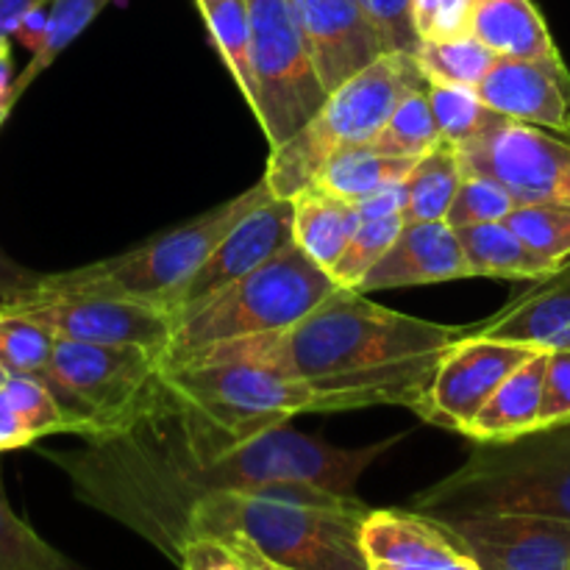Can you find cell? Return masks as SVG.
Segmentation results:
<instances>
[{"mask_svg":"<svg viewBox=\"0 0 570 570\" xmlns=\"http://www.w3.org/2000/svg\"><path fill=\"white\" fill-rule=\"evenodd\" d=\"M265 198H271V189H267L265 178H259L245 193L223 200L215 209L137 245L126 254L92 262V265L76 267V271L42 273L39 284L56 289V293L117 295V298L148 301V304L170 312L178 289L195 276V271L226 239V234Z\"/></svg>","mask_w":570,"mask_h":570,"instance_id":"6","label":"cell"},{"mask_svg":"<svg viewBox=\"0 0 570 570\" xmlns=\"http://www.w3.org/2000/svg\"><path fill=\"white\" fill-rule=\"evenodd\" d=\"M476 0H412V28L417 42L468 37Z\"/></svg>","mask_w":570,"mask_h":570,"instance_id":"38","label":"cell"},{"mask_svg":"<svg viewBox=\"0 0 570 570\" xmlns=\"http://www.w3.org/2000/svg\"><path fill=\"white\" fill-rule=\"evenodd\" d=\"M462 250H465L471 276L507 278V282H540L557 271L549 259L534 254L507 220L476 223L456 228Z\"/></svg>","mask_w":570,"mask_h":570,"instance_id":"23","label":"cell"},{"mask_svg":"<svg viewBox=\"0 0 570 570\" xmlns=\"http://www.w3.org/2000/svg\"><path fill=\"white\" fill-rule=\"evenodd\" d=\"M50 434H67L59 404L39 379L9 376L0 387V454L26 449Z\"/></svg>","mask_w":570,"mask_h":570,"instance_id":"25","label":"cell"},{"mask_svg":"<svg viewBox=\"0 0 570 570\" xmlns=\"http://www.w3.org/2000/svg\"><path fill=\"white\" fill-rule=\"evenodd\" d=\"M195 3H220V0H195Z\"/></svg>","mask_w":570,"mask_h":570,"instance_id":"46","label":"cell"},{"mask_svg":"<svg viewBox=\"0 0 570 570\" xmlns=\"http://www.w3.org/2000/svg\"><path fill=\"white\" fill-rule=\"evenodd\" d=\"M159 373L161 356L154 351L56 337L39 382L59 404L67 434L95 440L120 432L137 417Z\"/></svg>","mask_w":570,"mask_h":570,"instance_id":"8","label":"cell"},{"mask_svg":"<svg viewBox=\"0 0 570 570\" xmlns=\"http://www.w3.org/2000/svg\"><path fill=\"white\" fill-rule=\"evenodd\" d=\"M462 178H465V165H462L460 145L449 142V139H440L432 150H426V154L415 161L410 176L404 178V220H445Z\"/></svg>","mask_w":570,"mask_h":570,"instance_id":"27","label":"cell"},{"mask_svg":"<svg viewBox=\"0 0 570 570\" xmlns=\"http://www.w3.org/2000/svg\"><path fill=\"white\" fill-rule=\"evenodd\" d=\"M42 276V273H39ZM0 309L20 312L42 323L59 340L95 345H134L165 356L173 345L176 321L170 312L148 301L117 298V295L56 293L37 282Z\"/></svg>","mask_w":570,"mask_h":570,"instance_id":"11","label":"cell"},{"mask_svg":"<svg viewBox=\"0 0 570 570\" xmlns=\"http://www.w3.org/2000/svg\"><path fill=\"white\" fill-rule=\"evenodd\" d=\"M429 104L440 134L449 142L462 145L493 128L501 120L499 111L488 109L473 87H454V83H429Z\"/></svg>","mask_w":570,"mask_h":570,"instance_id":"35","label":"cell"},{"mask_svg":"<svg viewBox=\"0 0 570 570\" xmlns=\"http://www.w3.org/2000/svg\"><path fill=\"white\" fill-rule=\"evenodd\" d=\"M367 14L373 17L382 33L387 37L390 48L415 53L417 37L412 28V0H360Z\"/></svg>","mask_w":570,"mask_h":570,"instance_id":"40","label":"cell"},{"mask_svg":"<svg viewBox=\"0 0 570 570\" xmlns=\"http://www.w3.org/2000/svg\"><path fill=\"white\" fill-rule=\"evenodd\" d=\"M518 206L521 204L515 200V195L507 187H501L499 181H493V178L488 176H479V173H465L445 220L454 228L507 220Z\"/></svg>","mask_w":570,"mask_h":570,"instance_id":"37","label":"cell"},{"mask_svg":"<svg viewBox=\"0 0 570 570\" xmlns=\"http://www.w3.org/2000/svg\"><path fill=\"white\" fill-rule=\"evenodd\" d=\"M484 570H570V521L488 512L449 521Z\"/></svg>","mask_w":570,"mask_h":570,"instance_id":"17","label":"cell"},{"mask_svg":"<svg viewBox=\"0 0 570 570\" xmlns=\"http://www.w3.org/2000/svg\"><path fill=\"white\" fill-rule=\"evenodd\" d=\"M440 139H443V134H440L432 104H429L426 81L421 83V87L410 89V92L399 100V106H395L393 115L387 117L382 134H379L376 142H373L371 148L390 156L421 159V156L426 154V150H432Z\"/></svg>","mask_w":570,"mask_h":570,"instance_id":"31","label":"cell"},{"mask_svg":"<svg viewBox=\"0 0 570 570\" xmlns=\"http://www.w3.org/2000/svg\"><path fill=\"white\" fill-rule=\"evenodd\" d=\"M471 332L538 351H570V259Z\"/></svg>","mask_w":570,"mask_h":570,"instance_id":"20","label":"cell"},{"mask_svg":"<svg viewBox=\"0 0 570 570\" xmlns=\"http://www.w3.org/2000/svg\"><path fill=\"white\" fill-rule=\"evenodd\" d=\"M0 570H83L81 566L45 543L6 499L0 468Z\"/></svg>","mask_w":570,"mask_h":570,"instance_id":"32","label":"cell"},{"mask_svg":"<svg viewBox=\"0 0 570 570\" xmlns=\"http://www.w3.org/2000/svg\"><path fill=\"white\" fill-rule=\"evenodd\" d=\"M412 507L443 521L488 512L570 521V423L504 443H473L468 460L417 493Z\"/></svg>","mask_w":570,"mask_h":570,"instance_id":"4","label":"cell"},{"mask_svg":"<svg viewBox=\"0 0 570 570\" xmlns=\"http://www.w3.org/2000/svg\"><path fill=\"white\" fill-rule=\"evenodd\" d=\"M404 223H406L404 215L362 220L360 228L354 232V237L348 239L345 250L340 254V259L334 262L332 271H328V276L334 278V284L343 289H354V293H360V284L365 282L367 273L376 267V262L387 254L390 245L399 239Z\"/></svg>","mask_w":570,"mask_h":570,"instance_id":"34","label":"cell"},{"mask_svg":"<svg viewBox=\"0 0 570 570\" xmlns=\"http://www.w3.org/2000/svg\"><path fill=\"white\" fill-rule=\"evenodd\" d=\"M45 6H50V0H0V59L11 61L9 39Z\"/></svg>","mask_w":570,"mask_h":570,"instance_id":"42","label":"cell"},{"mask_svg":"<svg viewBox=\"0 0 570 570\" xmlns=\"http://www.w3.org/2000/svg\"><path fill=\"white\" fill-rule=\"evenodd\" d=\"M546 371H549V351H534L501 382L462 438L471 443H504L540 429Z\"/></svg>","mask_w":570,"mask_h":570,"instance_id":"22","label":"cell"},{"mask_svg":"<svg viewBox=\"0 0 570 570\" xmlns=\"http://www.w3.org/2000/svg\"><path fill=\"white\" fill-rule=\"evenodd\" d=\"M465 173H479L510 189L521 206L570 209V139L546 128L501 117L493 128L460 145Z\"/></svg>","mask_w":570,"mask_h":570,"instance_id":"12","label":"cell"},{"mask_svg":"<svg viewBox=\"0 0 570 570\" xmlns=\"http://www.w3.org/2000/svg\"><path fill=\"white\" fill-rule=\"evenodd\" d=\"M161 379L195 410L243 440L315 412L309 384L254 362H184L161 367Z\"/></svg>","mask_w":570,"mask_h":570,"instance_id":"9","label":"cell"},{"mask_svg":"<svg viewBox=\"0 0 570 570\" xmlns=\"http://www.w3.org/2000/svg\"><path fill=\"white\" fill-rule=\"evenodd\" d=\"M371 510L360 495L312 484L226 490L195 507L189 538L223 540L262 570H367L362 523Z\"/></svg>","mask_w":570,"mask_h":570,"instance_id":"3","label":"cell"},{"mask_svg":"<svg viewBox=\"0 0 570 570\" xmlns=\"http://www.w3.org/2000/svg\"><path fill=\"white\" fill-rule=\"evenodd\" d=\"M401 438L340 449L284 423L243 440L195 410L159 373L126 429L83 440L81 449L42 454L65 473L81 504L126 527L178 566L195 507L209 495L278 482L356 495L362 473Z\"/></svg>","mask_w":570,"mask_h":570,"instance_id":"1","label":"cell"},{"mask_svg":"<svg viewBox=\"0 0 570 570\" xmlns=\"http://www.w3.org/2000/svg\"><path fill=\"white\" fill-rule=\"evenodd\" d=\"M111 0H50V11L42 20V31H39L37 42H33L31 61L20 70V76L9 83L6 89L3 106H0V117H6L14 111L17 100L26 95V89L87 31L89 22L100 14V11L109 6Z\"/></svg>","mask_w":570,"mask_h":570,"instance_id":"26","label":"cell"},{"mask_svg":"<svg viewBox=\"0 0 570 570\" xmlns=\"http://www.w3.org/2000/svg\"><path fill=\"white\" fill-rule=\"evenodd\" d=\"M468 334L465 326L421 321L365 298V293L337 289L315 312L287 332L256 334L198 351L173 365L204 360H237L273 367L301 382L360 376L399 365L412 356L438 354ZM167 367V365H161Z\"/></svg>","mask_w":570,"mask_h":570,"instance_id":"2","label":"cell"},{"mask_svg":"<svg viewBox=\"0 0 570 570\" xmlns=\"http://www.w3.org/2000/svg\"><path fill=\"white\" fill-rule=\"evenodd\" d=\"M56 334L20 312L0 309V365L9 376L39 379L50 365Z\"/></svg>","mask_w":570,"mask_h":570,"instance_id":"33","label":"cell"},{"mask_svg":"<svg viewBox=\"0 0 570 570\" xmlns=\"http://www.w3.org/2000/svg\"><path fill=\"white\" fill-rule=\"evenodd\" d=\"M250 20V59L259 89V120L271 148L287 142L328 92L317 78L289 0H245Z\"/></svg>","mask_w":570,"mask_h":570,"instance_id":"10","label":"cell"},{"mask_svg":"<svg viewBox=\"0 0 570 570\" xmlns=\"http://www.w3.org/2000/svg\"><path fill=\"white\" fill-rule=\"evenodd\" d=\"M39 278L37 271H28L20 262L11 259L3 248H0V306L9 304L14 295H20L22 289L31 287Z\"/></svg>","mask_w":570,"mask_h":570,"instance_id":"44","label":"cell"},{"mask_svg":"<svg viewBox=\"0 0 570 570\" xmlns=\"http://www.w3.org/2000/svg\"><path fill=\"white\" fill-rule=\"evenodd\" d=\"M360 212L362 220H376V217H390V215H404L406 206V187L404 181L393 184V187H384L379 193L367 195L365 200L354 204Z\"/></svg>","mask_w":570,"mask_h":570,"instance_id":"43","label":"cell"},{"mask_svg":"<svg viewBox=\"0 0 570 570\" xmlns=\"http://www.w3.org/2000/svg\"><path fill=\"white\" fill-rule=\"evenodd\" d=\"M488 109L570 139V76L527 59L499 56L476 87Z\"/></svg>","mask_w":570,"mask_h":570,"instance_id":"18","label":"cell"},{"mask_svg":"<svg viewBox=\"0 0 570 570\" xmlns=\"http://www.w3.org/2000/svg\"><path fill=\"white\" fill-rule=\"evenodd\" d=\"M204 26L209 31L212 45L217 48L220 59L226 61L239 95L245 98L248 109H259V89L254 78V59H250V20L245 0H220V3H195Z\"/></svg>","mask_w":570,"mask_h":570,"instance_id":"29","label":"cell"},{"mask_svg":"<svg viewBox=\"0 0 570 570\" xmlns=\"http://www.w3.org/2000/svg\"><path fill=\"white\" fill-rule=\"evenodd\" d=\"M6 379H9V373H6V367L0 365V387H3V384H6Z\"/></svg>","mask_w":570,"mask_h":570,"instance_id":"45","label":"cell"},{"mask_svg":"<svg viewBox=\"0 0 570 570\" xmlns=\"http://www.w3.org/2000/svg\"><path fill=\"white\" fill-rule=\"evenodd\" d=\"M456 278H473L456 228L449 220L404 223L399 239L360 284V293L426 287Z\"/></svg>","mask_w":570,"mask_h":570,"instance_id":"19","label":"cell"},{"mask_svg":"<svg viewBox=\"0 0 570 570\" xmlns=\"http://www.w3.org/2000/svg\"><path fill=\"white\" fill-rule=\"evenodd\" d=\"M362 217L354 204L317 187H306L293 198V243L323 271H332Z\"/></svg>","mask_w":570,"mask_h":570,"instance_id":"24","label":"cell"},{"mask_svg":"<svg viewBox=\"0 0 570 570\" xmlns=\"http://www.w3.org/2000/svg\"><path fill=\"white\" fill-rule=\"evenodd\" d=\"M415 161L417 159H410V156H390L382 150L360 148L328 161L317 173L312 187L348 200V204H360L367 195L404 181Z\"/></svg>","mask_w":570,"mask_h":570,"instance_id":"28","label":"cell"},{"mask_svg":"<svg viewBox=\"0 0 570 570\" xmlns=\"http://www.w3.org/2000/svg\"><path fill=\"white\" fill-rule=\"evenodd\" d=\"M337 289L334 278L309 259L295 243L273 259L234 282L200 309L176 323L173 345L161 365H173L198 351L256 334L287 332Z\"/></svg>","mask_w":570,"mask_h":570,"instance_id":"7","label":"cell"},{"mask_svg":"<svg viewBox=\"0 0 570 570\" xmlns=\"http://www.w3.org/2000/svg\"><path fill=\"white\" fill-rule=\"evenodd\" d=\"M323 89L334 92L348 78L390 53V42L360 0H289Z\"/></svg>","mask_w":570,"mask_h":570,"instance_id":"16","label":"cell"},{"mask_svg":"<svg viewBox=\"0 0 570 570\" xmlns=\"http://www.w3.org/2000/svg\"><path fill=\"white\" fill-rule=\"evenodd\" d=\"M471 33L495 56L538 61L570 76L566 59L534 0H476Z\"/></svg>","mask_w":570,"mask_h":570,"instance_id":"21","label":"cell"},{"mask_svg":"<svg viewBox=\"0 0 570 570\" xmlns=\"http://www.w3.org/2000/svg\"><path fill=\"white\" fill-rule=\"evenodd\" d=\"M415 61L429 83H454V87H473L482 83L490 67L499 56L476 39L473 33L456 39H434V42H417Z\"/></svg>","mask_w":570,"mask_h":570,"instance_id":"30","label":"cell"},{"mask_svg":"<svg viewBox=\"0 0 570 570\" xmlns=\"http://www.w3.org/2000/svg\"><path fill=\"white\" fill-rule=\"evenodd\" d=\"M426 83L415 56L390 50L328 92L326 104L287 139L271 148L262 178L273 198L293 200L312 187L317 173L337 156L371 148L410 89Z\"/></svg>","mask_w":570,"mask_h":570,"instance_id":"5","label":"cell"},{"mask_svg":"<svg viewBox=\"0 0 570 570\" xmlns=\"http://www.w3.org/2000/svg\"><path fill=\"white\" fill-rule=\"evenodd\" d=\"M289 243H293V200L271 195L226 234V239L206 256L195 276L178 289L170 306L173 321L178 323L193 315L206 301L265 265Z\"/></svg>","mask_w":570,"mask_h":570,"instance_id":"14","label":"cell"},{"mask_svg":"<svg viewBox=\"0 0 570 570\" xmlns=\"http://www.w3.org/2000/svg\"><path fill=\"white\" fill-rule=\"evenodd\" d=\"M367 570H484L443 518L421 510H371L362 523Z\"/></svg>","mask_w":570,"mask_h":570,"instance_id":"15","label":"cell"},{"mask_svg":"<svg viewBox=\"0 0 570 570\" xmlns=\"http://www.w3.org/2000/svg\"><path fill=\"white\" fill-rule=\"evenodd\" d=\"M570 423V351H549L540 429Z\"/></svg>","mask_w":570,"mask_h":570,"instance_id":"41","label":"cell"},{"mask_svg":"<svg viewBox=\"0 0 570 570\" xmlns=\"http://www.w3.org/2000/svg\"><path fill=\"white\" fill-rule=\"evenodd\" d=\"M178 568L181 570H262L248 557L239 554L228 543L217 538H206V534H195L184 543L181 557H178Z\"/></svg>","mask_w":570,"mask_h":570,"instance_id":"39","label":"cell"},{"mask_svg":"<svg viewBox=\"0 0 570 570\" xmlns=\"http://www.w3.org/2000/svg\"><path fill=\"white\" fill-rule=\"evenodd\" d=\"M534 351L538 348H529V345L479 337L468 328L465 337L445 348L421 417L449 432L465 434L473 417L501 387V382Z\"/></svg>","mask_w":570,"mask_h":570,"instance_id":"13","label":"cell"},{"mask_svg":"<svg viewBox=\"0 0 570 570\" xmlns=\"http://www.w3.org/2000/svg\"><path fill=\"white\" fill-rule=\"evenodd\" d=\"M507 226L543 259L560 267L570 259V209L568 206L527 204L518 206Z\"/></svg>","mask_w":570,"mask_h":570,"instance_id":"36","label":"cell"}]
</instances>
